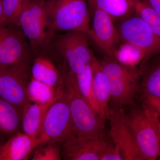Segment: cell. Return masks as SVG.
Here are the masks:
<instances>
[{"mask_svg":"<svg viewBox=\"0 0 160 160\" xmlns=\"http://www.w3.org/2000/svg\"><path fill=\"white\" fill-rule=\"evenodd\" d=\"M157 114L149 105L143 102L128 113L126 122L133 134L144 160H155L160 156L156 120Z\"/></svg>","mask_w":160,"mask_h":160,"instance_id":"5","label":"cell"},{"mask_svg":"<svg viewBox=\"0 0 160 160\" xmlns=\"http://www.w3.org/2000/svg\"><path fill=\"white\" fill-rule=\"evenodd\" d=\"M92 64L95 96L99 107L100 116L105 122L107 119L109 109L110 95L109 87L99 60L95 57Z\"/></svg>","mask_w":160,"mask_h":160,"instance_id":"17","label":"cell"},{"mask_svg":"<svg viewBox=\"0 0 160 160\" xmlns=\"http://www.w3.org/2000/svg\"><path fill=\"white\" fill-rule=\"evenodd\" d=\"M32 77L46 85L57 88L62 72L45 51L34 55L31 64Z\"/></svg>","mask_w":160,"mask_h":160,"instance_id":"16","label":"cell"},{"mask_svg":"<svg viewBox=\"0 0 160 160\" xmlns=\"http://www.w3.org/2000/svg\"><path fill=\"white\" fill-rule=\"evenodd\" d=\"M18 27L28 40L34 55L45 51L52 36L49 30L45 0H24L18 18Z\"/></svg>","mask_w":160,"mask_h":160,"instance_id":"4","label":"cell"},{"mask_svg":"<svg viewBox=\"0 0 160 160\" xmlns=\"http://www.w3.org/2000/svg\"><path fill=\"white\" fill-rule=\"evenodd\" d=\"M58 92L53 100L45 103L28 102L22 108V127L23 132L33 138H37L43 121L49 107L57 99Z\"/></svg>","mask_w":160,"mask_h":160,"instance_id":"15","label":"cell"},{"mask_svg":"<svg viewBox=\"0 0 160 160\" xmlns=\"http://www.w3.org/2000/svg\"><path fill=\"white\" fill-rule=\"evenodd\" d=\"M101 160H123L120 149L114 146L111 140Z\"/></svg>","mask_w":160,"mask_h":160,"instance_id":"27","label":"cell"},{"mask_svg":"<svg viewBox=\"0 0 160 160\" xmlns=\"http://www.w3.org/2000/svg\"><path fill=\"white\" fill-rule=\"evenodd\" d=\"M27 92L29 102L45 103L54 98L56 95L57 88L46 85L31 77Z\"/></svg>","mask_w":160,"mask_h":160,"instance_id":"22","label":"cell"},{"mask_svg":"<svg viewBox=\"0 0 160 160\" xmlns=\"http://www.w3.org/2000/svg\"><path fill=\"white\" fill-rule=\"evenodd\" d=\"M58 86L66 95L76 136L106 137L105 121L94 111L80 92L76 76L68 70L62 71Z\"/></svg>","mask_w":160,"mask_h":160,"instance_id":"1","label":"cell"},{"mask_svg":"<svg viewBox=\"0 0 160 160\" xmlns=\"http://www.w3.org/2000/svg\"><path fill=\"white\" fill-rule=\"evenodd\" d=\"M39 146L38 138L20 131L0 146V160H27L32 152Z\"/></svg>","mask_w":160,"mask_h":160,"instance_id":"14","label":"cell"},{"mask_svg":"<svg viewBox=\"0 0 160 160\" xmlns=\"http://www.w3.org/2000/svg\"><path fill=\"white\" fill-rule=\"evenodd\" d=\"M92 23L88 33L106 56L114 58L121 42L114 21L109 14L97 9H89Z\"/></svg>","mask_w":160,"mask_h":160,"instance_id":"12","label":"cell"},{"mask_svg":"<svg viewBox=\"0 0 160 160\" xmlns=\"http://www.w3.org/2000/svg\"><path fill=\"white\" fill-rule=\"evenodd\" d=\"M134 12L160 39V15L143 0H134Z\"/></svg>","mask_w":160,"mask_h":160,"instance_id":"24","label":"cell"},{"mask_svg":"<svg viewBox=\"0 0 160 160\" xmlns=\"http://www.w3.org/2000/svg\"><path fill=\"white\" fill-rule=\"evenodd\" d=\"M31 77L30 66L0 68V98L23 108L29 102L27 87Z\"/></svg>","mask_w":160,"mask_h":160,"instance_id":"10","label":"cell"},{"mask_svg":"<svg viewBox=\"0 0 160 160\" xmlns=\"http://www.w3.org/2000/svg\"><path fill=\"white\" fill-rule=\"evenodd\" d=\"M115 59L123 65L132 68H137L140 64L142 67L146 62V55L142 51L123 42H120Z\"/></svg>","mask_w":160,"mask_h":160,"instance_id":"23","label":"cell"},{"mask_svg":"<svg viewBox=\"0 0 160 160\" xmlns=\"http://www.w3.org/2000/svg\"><path fill=\"white\" fill-rule=\"evenodd\" d=\"M92 62L87 66L82 73L76 76L78 87L81 94L92 109L101 117L99 107L95 96L93 89Z\"/></svg>","mask_w":160,"mask_h":160,"instance_id":"21","label":"cell"},{"mask_svg":"<svg viewBox=\"0 0 160 160\" xmlns=\"http://www.w3.org/2000/svg\"><path fill=\"white\" fill-rule=\"evenodd\" d=\"M89 9L105 12L115 21L123 19L134 12V0H88Z\"/></svg>","mask_w":160,"mask_h":160,"instance_id":"19","label":"cell"},{"mask_svg":"<svg viewBox=\"0 0 160 160\" xmlns=\"http://www.w3.org/2000/svg\"><path fill=\"white\" fill-rule=\"evenodd\" d=\"M58 97L46 112L38 136L39 146L50 143L62 144L76 136L66 95L59 86Z\"/></svg>","mask_w":160,"mask_h":160,"instance_id":"6","label":"cell"},{"mask_svg":"<svg viewBox=\"0 0 160 160\" xmlns=\"http://www.w3.org/2000/svg\"><path fill=\"white\" fill-rule=\"evenodd\" d=\"M5 24H7V23L3 8L2 1V0H0V26Z\"/></svg>","mask_w":160,"mask_h":160,"instance_id":"30","label":"cell"},{"mask_svg":"<svg viewBox=\"0 0 160 160\" xmlns=\"http://www.w3.org/2000/svg\"><path fill=\"white\" fill-rule=\"evenodd\" d=\"M45 1H49V0H45Z\"/></svg>","mask_w":160,"mask_h":160,"instance_id":"32","label":"cell"},{"mask_svg":"<svg viewBox=\"0 0 160 160\" xmlns=\"http://www.w3.org/2000/svg\"><path fill=\"white\" fill-rule=\"evenodd\" d=\"M6 23L18 27V18L24 0H2Z\"/></svg>","mask_w":160,"mask_h":160,"instance_id":"26","label":"cell"},{"mask_svg":"<svg viewBox=\"0 0 160 160\" xmlns=\"http://www.w3.org/2000/svg\"><path fill=\"white\" fill-rule=\"evenodd\" d=\"M117 28L121 42L129 44L142 51L146 62L160 54V39L135 12L120 21Z\"/></svg>","mask_w":160,"mask_h":160,"instance_id":"8","label":"cell"},{"mask_svg":"<svg viewBox=\"0 0 160 160\" xmlns=\"http://www.w3.org/2000/svg\"><path fill=\"white\" fill-rule=\"evenodd\" d=\"M60 145L58 143H50L38 146L33 152L32 160H62V148Z\"/></svg>","mask_w":160,"mask_h":160,"instance_id":"25","label":"cell"},{"mask_svg":"<svg viewBox=\"0 0 160 160\" xmlns=\"http://www.w3.org/2000/svg\"><path fill=\"white\" fill-rule=\"evenodd\" d=\"M110 142L106 137L76 136L61 145L62 158L66 160H101Z\"/></svg>","mask_w":160,"mask_h":160,"instance_id":"13","label":"cell"},{"mask_svg":"<svg viewBox=\"0 0 160 160\" xmlns=\"http://www.w3.org/2000/svg\"><path fill=\"white\" fill-rule=\"evenodd\" d=\"M144 101L156 112L160 120V98L152 97H143Z\"/></svg>","mask_w":160,"mask_h":160,"instance_id":"28","label":"cell"},{"mask_svg":"<svg viewBox=\"0 0 160 160\" xmlns=\"http://www.w3.org/2000/svg\"><path fill=\"white\" fill-rule=\"evenodd\" d=\"M0 146H1V145H0Z\"/></svg>","mask_w":160,"mask_h":160,"instance_id":"33","label":"cell"},{"mask_svg":"<svg viewBox=\"0 0 160 160\" xmlns=\"http://www.w3.org/2000/svg\"><path fill=\"white\" fill-rule=\"evenodd\" d=\"M107 119L110 126L109 138L120 149L123 160H144L126 122L122 107H109Z\"/></svg>","mask_w":160,"mask_h":160,"instance_id":"11","label":"cell"},{"mask_svg":"<svg viewBox=\"0 0 160 160\" xmlns=\"http://www.w3.org/2000/svg\"><path fill=\"white\" fill-rule=\"evenodd\" d=\"M140 91L143 97L160 98V60L141 67Z\"/></svg>","mask_w":160,"mask_h":160,"instance_id":"20","label":"cell"},{"mask_svg":"<svg viewBox=\"0 0 160 160\" xmlns=\"http://www.w3.org/2000/svg\"><path fill=\"white\" fill-rule=\"evenodd\" d=\"M88 40V35L79 31L65 32L53 36L50 43L63 60L64 70L77 75L92 62L95 57Z\"/></svg>","mask_w":160,"mask_h":160,"instance_id":"7","label":"cell"},{"mask_svg":"<svg viewBox=\"0 0 160 160\" xmlns=\"http://www.w3.org/2000/svg\"><path fill=\"white\" fill-rule=\"evenodd\" d=\"M99 61L109 87L110 102L113 106L132 105L140 91L141 68L125 66L106 56Z\"/></svg>","mask_w":160,"mask_h":160,"instance_id":"2","label":"cell"},{"mask_svg":"<svg viewBox=\"0 0 160 160\" xmlns=\"http://www.w3.org/2000/svg\"><path fill=\"white\" fill-rule=\"evenodd\" d=\"M47 2L49 30L52 35L68 31L86 34L90 28L88 0H49Z\"/></svg>","mask_w":160,"mask_h":160,"instance_id":"3","label":"cell"},{"mask_svg":"<svg viewBox=\"0 0 160 160\" xmlns=\"http://www.w3.org/2000/svg\"><path fill=\"white\" fill-rule=\"evenodd\" d=\"M156 126L157 131L158 138L159 142L160 145V120L159 118L157 115L156 120ZM160 159V157L159 158Z\"/></svg>","mask_w":160,"mask_h":160,"instance_id":"31","label":"cell"},{"mask_svg":"<svg viewBox=\"0 0 160 160\" xmlns=\"http://www.w3.org/2000/svg\"><path fill=\"white\" fill-rule=\"evenodd\" d=\"M22 108L0 98V134L12 136L22 126Z\"/></svg>","mask_w":160,"mask_h":160,"instance_id":"18","label":"cell"},{"mask_svg":"<svg viewBox=\"0 0 160 160\" xmlns=\"http://www.w3.org/2000/svg\"><path fill=\"white\" fill-rule=\"evenodd\" d=\"M160 15V0H143Z\"/></svg>","mask_w":160,"mask_h":160,"instance_id":"29","label":"cell"},{"mask_svg":"<svg viewBox=\"0 0 160 160\" xmlns=\"http://www.w3.org/2000/svg\"><path fill=\"white\" fill-rule=\"evenodd\" d=\"M32 53L28 40L18 27L0 26V68L30 66Z\"/></svg>","mask_w":160,"mask_h":160,"instance_id":"9","label":"cell"}]
</instances>
